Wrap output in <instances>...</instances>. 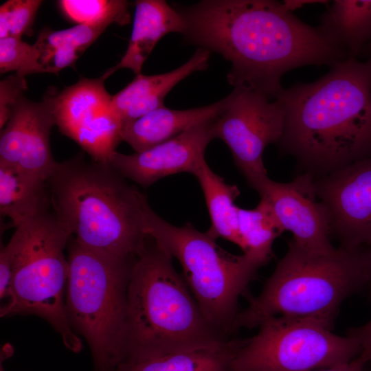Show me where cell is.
<instances>
[{
	"label": "cell",
	"instance_id": "1",
	"mask_svg": "<svg viewBox=\"0 0 371 371\" xmlns=\"http://www.w3.org/2000/svg\"><path fill=\"white\" fill-rule=\"evenodd\" d=\"M186 23V42L230 62L234 87H247L275 100L282 76L306 65L348 59L318 29L273 0H203L176 8Z\"/></svg>",
	"mask_w": 371,
	"mask_h": 371
},
{
	"label": "cell",
	"instance_id": "2",
	"mask_svg": "<svg viewBox=\"0 0 371 371\" xmlns=\"http://www.w3.org/2000/svg\"><path fill=\"white\" fill-rule=\"evenodd\" d=\"M284 111L279 150L319 177L371 156V59L348 58L276 98Z\"/></svg>",
	"mask_w": 371,
	"mask_h": 371
},
{
	"label": "cell",
	"instance_id": "3",
	"mask_svg": "<svg viewBox=\"0 0 371 371\" xmlns=\"http://www.w3.org/2000/svg\"><path fill=\"white\" fill-rule=\"evenodd\" d=\"M47 183L53 211L80 245L123 258L143 250L147 197L109 163L79 153L58 163Z\"/></svg>",
	"mask_w": 371,
	"mask_h": 371
},
{
	"label": "cell",
	"instance_id": "4",
	"mask_svg": "<svg viewBox=\"0 0 371 371\" xmlns=\"http://www.w3.org/2000/svg\"><path fill=\"white\" fill-rule=\"evenodd\" d=\"M226 339L204 318L182 275L175 269L172 256L149 236L130 276L122 361Z\"/></svg>",
	"mask_w": 371,
	"mask_h": 371
},
{
	"label": "cell",
	"instance_id": "5",
	"mask_svg": "<svg viewBox=\"0 0 371 371\" xmlns=\"http://www.w3.org/2000/svg\"><path fill=\"white\" fill-rule=\"evenodd\" d=\"M364 247L309 251L292 239L261 292L238 312L232 330L258 327L275 316L318 317L334 321L341 303L366 287Z\"/></svg>",
	"mask_w": 371,
	"mask_h": 371
},
{
	"label": "cell",
	"instance_id": "6",
	"mask_svg": "<svg viewBox=\"0 0 371 371\" xmlns=\"http://www.w3.org/2000/svg\"><path fill=\"white\" fill-rule=\"evenodd\" d=\"M71 236L48 209L16 228L6 245L12 277L0 316L37 315L52 326L69 350L78 352L82 344L69 324L65 303L69 263L64 250Z\"/></svg>",
	"mask_w": 371,
	"mask_h": 371
},
{
	"label": "cell",
	"instance_id": "7",
	"mask_svg": "<svg viewBox=\"0 0 371 371\" xmlns=\"http://www.w3.org/2000/svg\"><path fill=\"white\" fill-rule=\"evenodd\" d=\"M70 240L68 319L89 344L98 371H113L125 354L127 290L136 257L107 256Z\"/></svg>",
	"mask_w": 371,
	"mask_h": 371
},
{
	"label": "cell",
	"instance_id": "8",
	"mask_svg": "<svg viewBox=\"0 0 371 371\" xmlns=\"http://www.w3.org/2000/svg\"><path fill=\"white\" fill-rule=\"evenodd\" d=\"M146 234L180 263L182 276L204 318L222 336L232 331L240 296L261 266L245 254L222 249L216 239L190 223L177 227L150 205L144 215Z\"/></svg>",
	"mask_w": 371,
	"mask_h": 371
},
{
	"label": "cell",
	"instance_id": "9",
	"mask_svg": "<svg viewBox=\"0 0 371 371\" xmlns=\"http://www.w3.org/2000/svg\"><path fill=\"white\" fill-rule=\"evenodd\" d=\"M334 321L318 317L275 316L253 337L239 340L232 371H311L350 362L359 341L332 332Z\"/></svg>",
	"mask_w": 371,
	"mask_h": 371
},
{
	"label": "cell",
	"instance_id": "10",
	"mask_svg": "<svg viewBox=\"0 0 371 371\" xmlns=\"http://www.w3.org/2000/svg\"><path fill=\"white\" fill-rule=\"evenodd\" d=\"M284 111L277 100L247 87H234L225 109L215 117L212 132L229 148L234 162L254 190L269 178L263 161L265 148L280 140Z\"/></svg>",
	"mask_w": 371,
	"mask_h": 371
},
{
	"label": "cell",
	"instance_id": "11",
	"mask_svg": "<svg viewBox=\"0 0 371 371\" xmlns=\"http://www.w3.org/2000/svg\"><path fill=\"white\" fill-rule=\"evenodd\" d=\"M102 77L82 78L53 95L56 125L92 159L109 163L122 141V124L111 109V95Z\"/></svg>",
	"mask_w": 371,
	"mask_h": 371
},
{
	"label": "cell",
	"instance_id": "12",
	"mask_svg": "<svg viewBox=\"0 0 371 371\" xmlns=\"http://www.w3.org/2000/svg\"><path fill=\"white\" fill-rule=\"evenodd\" d=\"M318 199L326 209L331 236L340 246L371 244V156L314 177Z\"/></svg>",
	"mask_w": 371,
	"mask_h": 371
},
{
	"label": "cell",
	"instance_id": "13",
	"mask_svg": "<svg viewBox=\"0 0 371 371\" xmlns=\"http://www.w3.org/2000/svg\"><path fill=\"white\" fill-rule=\"evenodd\" d=\"M255 190L267 202L282 230L292 233L297 245L322 254L337 248L331 243L329 217L317 196L312 175L302 172L286 183L269 177Z\"/></svg>",
	"mask_w": 371,
	"mask_h": 371
},
{
	"label": "cell",
	"instance_id": "14",
	"mask_svg": "<svg viewBox=\"0 0 371 371\" xmlns=\"http://www.w3.org/2000/svg\"><path fill=\"white\" fill-rule=\"evenodd\" d=\"M53 95L52 91L40 102L21 98L1 130L0 164L48 180L58 163L50 148V133L56 124Z\"/></svg>",
	"mask_w": 371,
	"mask_h": 371
},
{
	"label": "cell",
	"instance_id": "15",
	"mask_svg": "<svg viewBox=\"0 0 371 371\" xmlns=\"http://www.w3.org/2000/svg\"><path fill=\"white\" fill-rule=\"evenodd\" d=\"M214 119L139 153L126 155L115 151L109 164L125 179L144 188L172 175L188 172L194 175L205 160V149L214 139L212 132Z\"/></svg>",
	"mask_w": 371,
	"mask_h": 371
},
{
	"label": "cell",
	"instance_id": "16",
	"mask_svg": "<svg viewBox=\"0 0 371 371\" xmlns=\"http://www.w3.org/2000/svg\"><path fill=\"white\" fill-rule=\"evenodd\" d=\"M210 55L209 51L198 48L186 63L171 71L137 75L127 86L113 95L112 111L123 125L164 106L165 97L177 84L194 72L207 69Z\"/></svg>",
	"mask_w": 371,
	"mask_h": 371
},
{
	"label": "cell",
	"instance_id": "17",
	"mask_svg": "<svg viewBox=\"0 0 371 371\" xmlns=\"http://www.w3.org/2000/svg\"><path fill=\"white\" fill-rule=\"evenodd\" d=\"M186 23L179 11L164 0L135 2L133 29L127 49L118 63L102 76L106 79L116 71L129 69L137 76L158 41L169 33L183 34Z\"/></svg>",
	"mask_w": 371,
	"mask_h": 371
},
{
	"label": "cell",
	"instance_id": "18",
	"mask_svg": "<svg viewBox=\"0 0 371 371\" xmlns=\"http://www.w3.org/2000/svg\"><path fill=\"white\" fill-rule=\"evenodd\" d=\"M228 95L210 105L185 110L165 106L122 125V140L139 153L170 140L188 129L214 119L225 109Z\"/></svg>",
	"mask_w": 371,
	"mask_h": 371
},
{
	"label": "cell",
	"instance_id": "19",
	"mask_svg": "<svg viewBox=\"0 0 371 371\" xmlns=\"http://www.w3.org/2000/svg\"><path fill=\"white\" fill-rule=\"evenodd\" d=\"M238 340L168 352L138 360H124L113 371H232Z\"/></svg>",
	"mask_w": 371,
	"mask_h": 371
},
{
	"label": "cell",
	"instance_id": "20",
	"mask_svg": "<svg viewBox=\"0 0 371 371\" xmlns=\"http://www.w3.org/2000/svg\"><path fill=\"white\" fill-rule=\"evenodd\" d=\"M317 27L347 58H357L371 43V0L333 1Z\"/></svg>",
	"mask_w": 371,
	"mask_h": 371
},
{
	"label": "cell",
	"instance_id": "21",
	"mask_svg": "<svg viewBox=\"0 0 371 371\" xmlns=\"http://www.w3.org/2000/svg\"><path fill=\"white\" fill-rule=\"evenodd\" d=\"M47 181L18 168L0 164V212L16 228L47 210Z\"/></svg>",
	"mask_w": 371,
	"mask_h": 371
},
{
	"label": "cell",
	"instance_id": "22",
	"mask_svg": "<svg viewBox=\"0 0 371 371\" xmlns=\"http://www.w3.org/2000/svg\"><path fill=\"white\" fill-rule=\"evenodd\" d=\"M109 21L78 24L58 31L43 30L34 44L41 73L56 74L71 66L104 30Z\"/></svg>",
	"mask_w": 371,
	"mask_h": 371
},
{
	"label": "cell",
	"instance_id": "23",
	"mask_svg": "<svg viewBox=\"0 0 371 371\" xmlns=\"http://www.w3.org/2000/svg\"><path fill=\"white\" fill-rule=\"evenodd\" d=\"M203 192L211 225L206 232L214 239L223 238L239 247L238 206L240 194L236 185L227 183L203 161L194 174Z\"/></svg>",
	"mask_w": 371,
	"mask_h": 371
},
{
	"label": "cell",
	"instance_id": "24",
	"mask_svg": "<svg viewBox=\"0 0 371 371\" xmlns=\"http://www.w3.org/2000/svg\"><path fill=\"white\" fill-rule=\"evenodd\" d=\"M239 247L261 267L272 257L275 240L284 232L262 199L251 210L238 207Z\"/></svg>",
	"mask_w": 371,
	"mask_h": 371
},
{
	"label": "cell",
	"instance_id": "25",
	"mask_svg": "<svg viewBox=\"0 0 371 371\" xmlns=\"http://www.w3.org/2000/svg\"><path fill=\"white\" fill-rule=\"evenodd\" d=\"M63 13L78 24L109 21L121 25L130 22L128 3L124 0H60Z\"/></svg>",
	"mask_w": 371,
	"mask_h": 371
},
{
	"label": "cell",
	"instance_id": "26",
	"mask_svg": "<svg viewBox=\"0 0 371 371\" xmlns=\"http://www.w3.org/2000/svg\"><path fill=\"white\" fill-rule=\"evenodd\" d=\"M38 53L34 45H29L21 38H0V71H15L19 76L41 73Z\"/></svg>",
	"mask_w": 371,
	"mask_h": 371
},
{
	"label": "cell",
	"instance_id": "27",
	"mask_svg": "<svg viewBox=\"0 0 371 371\" xmlns=\"http://www.w3.org/2000/svg\"><path fill=\"white\" fill-rule=\"evenodd\" d=\"M41 0H9L0 7V38H21L31 30Z\"/></svg>",
	"mask_w": 371,
	"mask_h": 371
},
{
	"label": "cell",
	"instance_id": "28",
	"mask_svg": "<svg viewBox=\"0 0 371 371\" xmlns=\"http://www.w3.org/2000/svg\"><path fill=\"white\" fill-rule=\"evenodd\" d=\"M27 89L25 77L9 76L0 82V128L5 126Z\"/></svg>",
	"mask_w": 371,
	"mask_h": 371
},
{
	"label": "cell",
	"instance_id": "29",
	"mask_svg": "<svg viewBox=\"0 0 371 371\" xmlns=\"http://www.w3.org/2000/svg\"><path fill=\"white\" fill-rule=\"evenodd\" d=\"M12 277V262L7 245L0 251V298H8Z\"/></svg>",
	"mask_w": 371,
	"mask_h": 371
},
{
	"label": "cell",
	"instance_id": "30",
	"mask_svg": "<svg viewBox=\"0 0 371 371\" xmlns=\"http://www.w3.org/2000/svg\"><path fill=\"white\" fill-rule=\"evenodd\" d=\"M347 335L359 341L361 348L359 356L368 363L371 362V319L360 326L350 328Z\"/></svg>",
	"mask_w": 371,
	"mask_h": 371
},
{
	"label": "cell",
	"instance_id": "31",
	"mask_svg": "<svg viewBox=\"0 0 371 371\" xmlns=\"http://www.w3.org/2000/svg\"><path fill=\"white\" fill-rule=\"evenodd\" d=\"M367 365L368 363L359 356L352 361L341 365L311 371H363Z\"/></svg>",
	"mask_w": 371,
	"mask_h": 371
},
{
	"label": "cell",
	"instance_id": "32",
	"mask_svg": "<svg viewBox=\"0 0 371 371\" xmlns=\"http://www.w3.org/2000/svg\"><path fill=\"white\" fill-rule=\"evenodd\" d=\"M282 4L285 9L291 12H293L296 9L301 8L306 5L315 3H329L328 1L325 0H284Z\"/></svg>",
	"mask_w": 371,
	"mask_h": 371
},
{
	"label": "cell",
	"instance_id": "33",
	"mask_svg": "<svg viewBox=\"0 0 371 371\" xmlns=\"http://www.w3.org/2000/svg\"><path fill=\"white\" fill-rule=\"evenodd\" d=\"M363 247L366 254L368 275V282L366 288L368 290V297L371 303V244Z\"/></svg>",
	"mask_w": 371,
	"mask_h": 371
},
{
	"label": "cell",
	"instance_id": "34",
	"mask_svg": "<svg viewBox=\"0 0 371 371\" xmlns=\"http://www.w3.org/2000/svg\"><path fill=\"white\" fill-rule=\"evenodd\" d=\"M364 52L368 53L369 58L371 59V43L366 47Z\"/></svg>",
	"mask_w": 371,
	"mask_h": 371
},
{
	"label": "cell",
	"instance_id": "35",
	"mask_svg": "<svg viewBox=\"0 0 371 371\" xmlns=\"http://www.w3.org/2000/svg\"><path fill=\"white\" fill-rule=\"evenodd\" d=\"M0 371H4V370H3V368L2 366H1V364Z\"/></svg>",
	"mask_w": 371,
	"mask_h": 371
},
{
	"label": "cell",
	"instance_id": "36",
	"mask_svg": "<svg viewBox=\"0 0 371 371\" xmlns=\"http://www.w3.org/2000/svg\"><path fill=\"white\" fill-rule=\"evenodd\" d=\"M363 371H371V370H368L366 366Z\"/></svg>",
	"mask_w": 371,
	"mask_h": 371
}]
</instances>
